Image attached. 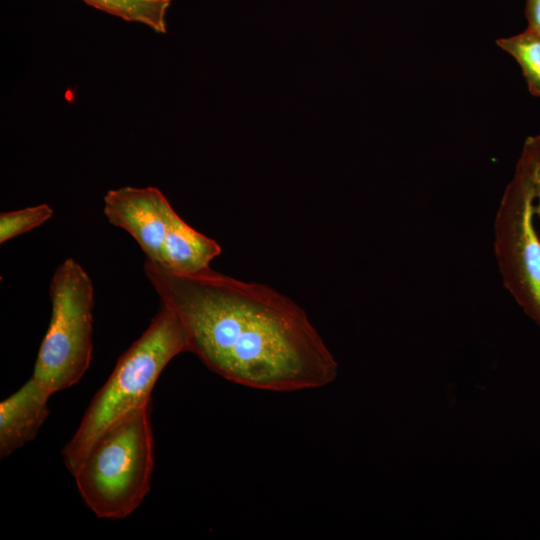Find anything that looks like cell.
<instances>
[{
  "mask_svg": "<svg viewBox=\"0 0 540 540\" xmlns=\"http://www.w3.org/2000/svg\"><path fill=\"white\" fill-rule=\"evenodd\" d=\"M144 272L179 319L187 352L225 380L270 392L335 381L338 363L307 313L274 288L211 268L172 272L148 260Z\"/></svg>",
  "mask_w": 540,
  "mask_h": 540,
  "instance_id": "1",
  "label": "cell"
},
{
  "mask_svg": "<svg viewBox=\"0 0 540 540\" xmlns=\"http://www.w3.org/2000/svg\"><path fill=\"white\" fill-rule=\"evenodd\" d=\"M183 352H187L183 327L175 313L160 302L149 326L119 357L64 446L62 457L71 474L105 430L130 412L151 403L152 390L162 371Z\"/></svg>",
  "mask_w": 540,
  "mask_h": 540,
  "instance_id": "2",
  "label": "cell"
},
{
  "mask_svg": "<svg viewBox=\"0 0 540 540\" xmlns=\"http://www.w3.org/2000/svg\"><path fill=\"white\" fill-rule=\"evenodd\" d=\"M150 410L148 403L111 425L72 474L83 502L98 518L129 516L149 492L154 467Z\"/></svg>",
  "mask_w": 540,
  "mask_h": 540,
  "instance_id": "3",
  "label": "cell"
},
{
  "mask_svg": "<svg viewBox=\"0 0 540 540\" xmlns=\"http://www.w3.org/2000/svg\"><path fill=\"white\" fill-rule=\"evenodd\" d=\"M540 136L526 140L494 221V250L504 287L540 326Z\"/></svg>",
  "mask_w": 540,
  "mask_h": 540,
  "instance_id": "4",
  "label": "cell"
},
{
  "mask_svg": "<svg viewBox=\"0 0 540 540\" xmlns=\"http://www.w3.org/2000/svg\"><path fill=\"white\" fill-rule=\"evenodd\" d=\"M103 212L135 239L146 260L169 271L199 272L221 254V246L186 223L156 187L109 190Z\"/></svg>",
  "mask_w": 540,
  "mask_h": 540,
  "instance_id": "5",
  "label": "cell"
},
{
  "mask_svg": "<svg viewBox=\"0 0 540 540\" xmlns=\"http://www.w3.org/2000/svg\"><path fill=\"white\" fill-rule=\"evenodd\" d=\"M51 318L32 377L52 393L76 384L93 352L94 288L84 268L64 260L50 281Z\"/></svg>",
  "mask_w": 540,
  "mask_h": 540,
  "instance_id": "6",
  "label": "cell"
},
{
  "mask_svg": "<svg viewBox=\"0 0 540 540\" xmlns=\"http://www.w3.org/2000/svg\"><path fill=\"white\" fill-rule=\"evenodd\" d=\"M53 393L31 378L0 403V458L33 440L48 417Z\"/></svg>",
  "mask_w": 540,
  "mask_h": 540,
  "instance_id": "7",
  "label": "cell"
},
{
  "mask_svg": "<svg viewBox=\"0 0 540 540\" xmlns=\"http://www.w3.org/2000/svg\"><path fill=\"white\" fill-rule=\"evenodd\" d=\"M86 4L128 22L166 33V14L171 0H82Z\"/></svg>",
  "mask_w": 540,
  "mask_h": 540,
  "instance_id": "8",
  "label": "cell"
},
{
  "mask_svg": "<svg viewBox=\"0 0 540 540\" xmlns=\"http://www.w3.org/2000/svg\"><path fill=\"white\" fill-rule=\"evenodd\" d=\"M496 43L521 66L530 93L540 97V36L527 28Z\"/></svg>",
  "mask_w": 540,
  "mask_h": 540,
  "instance_id": "9",
  "label": "cell"
},
{
  "mask_svg": "<svg viewBox=\"0 0 540 540\" xmlns=\"http://www.w3.org/2000/svg\"><path fill=\"white\" fill-rule=\"evenodd\" d=\"M53 213V209L48 204L2 212L0 214V243L42 225L53 216Z\"/></svg>",
  "mask_w": 540,
  "mask_h": 540,
  "instance_id": "10",
  "label": "cell"
},
{
  "mask_svg": "<svg viewBox=\"0 0 540 540\" xmlns=\"http://www.w3.org/2000/svg\"><path fill=\"white\" fill-rule=\"evenodd\" d=\"M528 29L540 36V0H527Z\"/></svg>",
  "mask_w": 540,
  "mask_h": 540,
  "instance_id": "11",
  "label": "cell"
},
{
  "mask_svg": "<svg viewBox=\"0 0 540 540\" xmlns=\"http://www.w3.org/2000/svg\"><path fill=\"white\" fill-rule=\"evenodd\" d=\"M536 214H537V218L539 220V225H540V188H539V193H538V198H537ZM539 234H540V230H539Z\"/></svg>",
  "mask_w": 540,
  "mask_h": 540,
  "instance_id": "12",
  "label": "cell"
}]
</instances>
